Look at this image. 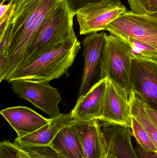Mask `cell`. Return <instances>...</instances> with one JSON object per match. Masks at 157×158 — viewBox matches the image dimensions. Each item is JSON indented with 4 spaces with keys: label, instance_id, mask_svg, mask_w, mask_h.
Returning a JSON list of instances; mask_svg holds the SVG:
<instances>
[{
    "label": "cell",
    "instance_id": "3",
    "mask_svg": "<svg viewBox=\"0 0 157 158\" xmlns=\"http://www.w3.org/2000/svg\"><path fill=\"white\" fill-rule=\"evenodd\" d=\"M74 16L63 0L39 28L32 43L16 71L57 44L77 39L73 29Z\"/></svg>",
    "mask_w": 157,
    "mask_h": 158
},
{
    "label": "cell",
    "instance_id": "13",
    "mask_svg": "<svg viewBox=\"0 0 157 158\" xmlns=\"http://www.w3.org/2000/svg\"><path fill=\"white\" fill-rule=\"evenodd\" d=\"M108 78L100 79L86 94L78 98L71 111L74 120H99L101 103L107 88Z\"/></svg>",
    "mask_w": 157,
    "mask_h": 158
},
{
    "label": "cell",
    "instance_id": "4",
    "mask_svg": "<svg viewBox=\"0 0 157 158\" xmlns=\"http://www.w3.org/2000/svg\"><path fill=\"white\" fill-rule=\"evenodd\" d=\"M135 58L131 46L116 35H107L100 63V79L108 78L131 99V72Z\"/></svg>",
    "mask_w": 157,
    "mask_h": 158
},
{
    "label": "cell",
    "instance_id": "25",
    "mask_svg": "<svg viewBox=\"0 0 157 158\" xmlns=\"http://www.w3.org/2000/svg\"><path fill=\"white\" fill-rule=\"evenodd\" d=\"M135 150L138 158H157V152L144 150L138 143Z\"/></svg>",
    "mask_w": 157,
    "mask_h": 158
},
{
    "label": "cell",
    "instance_id": "5",
    "mask_svg": "<svg viewBox=\"0 0 157 158\" xmlns=\"http://www.w3.org/2000/svg\"><path fill=\"white\" fill-rule=\"evenodd\" d=\"M105 30L122 39L131 38L157 49V19L150 15L126 10L110 23Z\"/></svg>",
    "mask_w": 157,
    "mask_h": 158
},
{
    "label": "cell",
    "instance_id": "23",
    "mask_svg": "<svg viewBox=\"0 0 157 158\" xmlns=\"http://www.w3.org/2000/svg\"><path fill=\"white\" fill-rule=\"evenodd\" d=\"M11 37V28L8 24L5 32L0 38V72L3 69L6 63Z\"/></svg>",
    "mask_w": 157,
    "mask_h": 158
},
{
    "label": "cell",
    "instance_id": "7",
    "mask_svg": "<svg viewBox=\"0 0 157 158\" xmlns=\"http://www.w3.org/2000/svg\"><path fill=\"white\" fill-rule=\"evenodd\" d=\"M126 7L121 2L106 1L88 5L76 15L80 35H86L105 30Z\"/></svg>",
    "mask_w": 157,
    "mask_h": 158
},
{
    "label": "cell",
    "instance_id": "22",
    "mask_svg": "<svg viewBox=\"0 0 157 158\" xmlns=\"http://www.w3.org/2000/svg\"><path fill=\"white\" fill-rule=\"evenodd\" d=\"M0 158H26L21 154L18 147L8 140L0 143Z\"/></svg>",
    "mask_w": 157,
    "mask_h": 158
},
{
    "label": "cell",
    "instance_id": "15",
    "mask_svg": "<svg viewBox=\"0 0 157 158\" xmlns=\"http://www.w3.org/2000/svg\"><path fill=\"white\" fill-rule=\"evenodd\" d=\"M74 119L71 112L61 114L57 118H51L48 124L24 137L15 139L14 143L18 146H49L59 132L72 125Z\"/></svg>",
    "mask_w": 157,
    "mask_h": 158
},
{
    "label": "cell",
    "instance_id": "9",
    "mask_svg": "<svg viewBox=\"0 0 157 158\" xmlns=\"http://www.w3.org/2000/svg\"><path fill=\"white\" fill-rule=\"evenodd\" d=\"M131 116L130 98L108 78L99 120L109 124L130 126Z\"/></svg>",
    "mask_w": 157,
    "mask_h": 158
},
{
    "label": "cell",
    "instance_id": "8",
    "mask_svg": "<svg viewBox=\"0 0 157 158\" xmlns=\"http://www.w3.org/2000/svg\"><path fill=\"white\" fill-rule=\"evenodd\" d=\"M132 92L157 110V61L135 57L131 72Z\"/></svg>",
    "mask_w": 157,
    "mask_h": 158
},
{
    "label": "cell",
    "instance_id": "19",
    "mask_svg": "<svg viewBox=\"0 0 157 158\" xmlns=\"http://www.w3.org/2000/svg\"><path fill=\"white\" fill-rule=\"evenodd\" d=\"M131 46L135 57L157 61V49L143 42L131 38L122 39Z\"/></svg>",
    "mask_w": 157,
    "mask_h": 158
},
{
    "label": "cell",
    "instance_id": "20",
    "mask_svg": "<svg viewBox=\"0 0 157 158\" xmlns=\"http://www.w3.org/2000/svg\"><path fill=\"white\" fill-rule=\"evenodd\" d=\"M17 146L26 158H62L49 146Z\"/></svg>",
    "mask_w": 157,
    "mask_h": 158
},
{
    "label": "cell",
    "instance_id": "12",
    "mask_svg": "<svg viewBox=\"0 0 157 158\" xmlns=\"http://www.w3.org/2000/svg\"><path fill=\"white\" fill-rule=\"evenodd\" d=\"M0 112L15 131L18 138L32 133L51 120L50 118H44L33 110L22 106L6 108Z\"/></svg>",
    "mask_w": 157,
    "mask_h": 158
},
{
    "label": "cell",
    "instance_id": "6",
    "mask_svg": "<svg viewBox=\"0 0 157 158\" xmlns=\"http://www.w3.org/2000/svg\"><path fill=\"white\" fill-rule=\"evenodd\" d=\"M10 83L12 90L18 97L29 101L50 118H57L61 114L59 108L62 100L61 95L49 82L16 80Z\"/></svg>",
    "mask_w": 157,
    "mask_h": 158
},
{
    "label": "cell",
    "instance_id": "21",
    "mask_svg": "<svg viewBox=\"0 0 157 158\" xmlns=\"http://www.w3.org/2000/svg\"><path fill=\"white\" fill-rule=\"evenodd\" d=\"M134 13L150 15L157 13V0H127Z\"/></svg>",
    "mask_w": 157,
    "mask_h": 158
},
{
    "label": "cell",
    "instance_id": "26",
    "mask_svg": "<svg viewBox=\"0 0 157 158\" xmlns=\"http://www.w3.org/2000/svg\"><path fill=\"white\" fill-rule=\"evenodd\" d=\"M145 106L147 112L157 125V110L150 108L146 105V104Z\"/></svg>",
    "mask_w": 157,
    "mask_h": 158
},
{
    "label": "cell",
    "instance_id": "28",
    "mask_svg": "<svg viewBox=\"0 0 157 158\" xmlns=\"http://www.w3.org/2000/svg\"><path fill=\"white\" fill-rule=\"evenodd\" d=\"M104 158H117L112 151L107 148V152Z\"/></svg>",
    "mask_w": 157,
    "mask_h": 158
},
{
    "label": "cell",
    "instance_id": "10",
    "mask_svg": "<svg viewBox=\"0 0 157 158\" xmlns=\"http://www.w3.org/2000/svg\"><path fill=\"white\" fill-rule=\"evenodd\" d=\"M107 34L104 31L88 34L83 41L84 71L78 98L91 87L96 74L100 70V63Z\"/></svg>",
    "mask_w": 157,
    "mask_h": 158
},
{
    "label": "cell",
    "instance_id": "11",
    "mask_svg": "<svg viewBox=\"0 0 157 158\" xmlns=\"http://www.w3.org/2000/svg\"><path fill=\"white\" fill-rule=\"evenodd\" d=\"M73 125L83 148L84 158H104L107 145L99 120H74Z\"/></svg>",
    "mask_w": 157,
    "mask_h": 158
},
{
    "label": "cell",
    "instance_id": "16",
    "mask_svg": "<svg viewBox=\"0 0 157 158\" xmlns=\"http://www.w3.org/2000/svg\"><path fill=\"white\" fill-rule=\"evenodd\" d=\"M49 146L62 158H84L83 148L73 123L61 130Z\"/></svg>",
    "mask_w": 157,
    "mask_h": 158
},
{
    "label": "cell",
    "instance_id": "14",
    "mask_svg": "<svg viewBox=\"0 0 157 158\" xmlns=\"http://www.w3.org/2000/svg\"><path fill=\"white\" fill-rule=\"evenodd\" d=\"M107 148L117 158H138L133 147L130 126L109 124L99 121Z\"/></svg>",
    "mask_w": 157,
    "mask_h": 158
},
{
    "label": "cell",
    "instance_id": "27",
    "mask_svg": "<svg viewBox=\"0 0 157 158\" xmlns=\"http://www.w3.org/2000/svg\"><path fill=\"white\" fill-rule=\"evenodd\" d=\"M9 7V4L0 5V18H2L6 13Z\"/></svg>",
    "mask_w": 157,
    "mask_h": 158
},
{
    "label": "cell",
    "instance_id": "24",
    "mask_svg": "<svg viewBox=\"0 0 157 158\" xmlns=\"http://www.w3.org/2000/svg\"><path fill=\"white\" fill-rule=\"evenodd\" d=\"M72 13L76 15L80 10L86 6L92 4L96 3L103 1H110L120 2V0H64Z\"/></svg>",
    "mask_w": 157,
    "mask_h": 158
},
{
    "label": "cell",
    "instance_id": "17",
    "mask_svg": "<svg viewBox=\"0 0 157 158\" xmlns=\"http://www.w3.org/2000/svg\"><path fill=\"white\" fill-rule=\"evenodd\" d=\"M130 100L131 116L141 124L157 148V125L147 112L145 103L133 92Z\"/></svg>",
    "mask_w": 157,
    "mask_h": 158
},
{
    "label": "cell",
    "instance_id": "18",
    "mask_svg": "<svg viewBox=\"0 0 157 158\" xmlns=\"http://www.w3.org/2000/svg\"><path fill=\"white\" fill-rule=\"evenodd\" d=\"M130 128L132 135L135 138L137 143L144 150L157 152L156 147L147 133L133 116H131V118Z\"/></svg>",
    "mask_w": 157,
    "mask_h": 158
},
{
    "label": "cell",
    "instance_id": "1",
    "mask_svg": "<svg viewBox=\"0 0 157 158\" xmlns=\"http://www.w3.org/2000/svg\"><path fill=\"white\" fill-rule=\"evenodd\" d=\"M62 1L8 0L13 6L9 23L11 37L0 81H6L17 69L39 28Z\"/></svg>",
    "mask_w": 157,
    "mask_h": 158
},
{
    "label": "cell",
    "instance_id": "2",
    "mask_svg": "<svg viewBox=\"0 0 157 158\" xmlns=\"http://www.w3.org/2000/svg\"><path fill=\"white\" fill-rule=\"evenodd\" d=\"M80 49L81 44L77 39L59 44L14 72L6 81L49 82L59 78L67 73Z\"/></svg>",
    "mask_w": 157,
    "mask_h": 158
},
{
    "label": "cell",
    "instance_id": "30",
    "mask_svg": "<svg viewBox=\"0 0 157 158\" xmlns=\"http://www.w3.org/2000/svg\"><path fill=\"white\" fill-rule=\"evenodd\" d=\"M6 0H0V5L3 4Z\"/></svg>",
    "mask_w": 157,
    "mask_h": 158
},
{
    "label": "cell",
    "instance_id": "29",
    "mask_svg": "<svg viewBox=\"0 0 157 158\" xmlns=\"http://www.w3.org/2000/svg\"><path fill=\"white\" fill-rule=\"evenodd\" d=\"M150 15L154 17H155V18L157 19V13H155V14H152V15Z\"/></svg>",
    "mask_w": 157,
    "mask_h": 158
}]
</instances>
